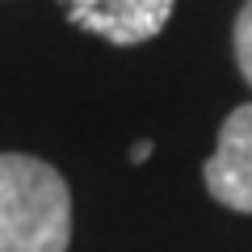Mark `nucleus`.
<instances>
[{
  "label": "nucleus",
  "instance_id": "1",
  "mask_svg": "<svg viewBox=\"0 0 252 252\" xmlns=\"http://www.w3.org/2000/svg\"><path fill=\"white\" fill-rule=\"evenodd\" d=\"M72 189L46 160L0 152V252H67Z\"/></svg>",
  "mask_w": 252,
  "mask_h": 252
},
{
  "label": "nucleus",
  "instance_id": "2",
  "mask_svg": "<svg viewBox=\"0 0 252 252\" xmlns=\"http://www.w3.org/2000/svg\"><path fill=\"white\" fill-rule=\"evenodd\" d=\"M76 30L109 46H143L168 26L177 0H59Z\"/></svg>",
  "mask_w": 252,
  "mask_h": 252
},
{
  "label": "nucleus",
  "instance_id": "3",
  "mask_svg": "<svg viewBox=\"0 0 252 252\" xmlns=\"http://www.w3.org/2000/svg\"><path fill=\"white\" fill-rule=\"evenodd\" d=\"M210 198L235 215H252V105H235L227 114L219 143L202 168Z\"/></svg>",
  "mask_w": 252,
  "mask_h": 252
},
{
  "label": "nucleus",
  "instance_id": "4",
  "mask_svg": "<svg viewBox=\"0 0 252 252\" xmlns=\"http://www.w3.org/2000/svg\"><path fill=\"white\" fill-rule=\"evenodd\" d=\"M231 46H235V63H240V76L252 84V0H244L240 17H235Z\"/></svg>",
  "mask_w": 252,
  "mask_h": 252
},
{
  "label": "nucleus",
  "instance_id": "5",
  "mask_svg": "<svg viewBox=\"0 0 252 252\" xmlns=\"http://www.w3.org/2000/svg\"><path fill=\"white\" fill-rule=\"evenodd\" d=\"M147 156H152V143H147V139H139V143H135V152H130V160H147Z\"/></svg>",
  "mask_w": 252,
  "mask_h": 252
}]
</instances>
